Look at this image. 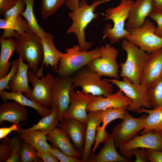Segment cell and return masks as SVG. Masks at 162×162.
<instances>
[{"mask_svg": "<svg viewBox=\"0 0 162 162\" xmlns=\"http://www.w3.org/2000/svg\"><path fill=\"white\" fill-rule=\"evenodd\" d=\"M40 38L44 55L50 53L58 54L63 53L58 51L55 47L53 41V35L50 33L46 32Z\"/></svg>", "mask_w": 162, "mask_h": 162, "instance_id": "e575fe53", "label": "cell"}, {"mask_svg": "<svg viewBox=\"0 0 162 162\" xmlns=\"http://www.w3.org/2000/svg\"><path fill=\"white\" fill-rule=\"evenodd\" d=\"M109 134L103 129L101 126L98 125L96 129V133L94 146L91 151V153H94L99 145L101 143H105L109 138Z\"/></svg>", "mask_w": 162, "mask_h": 162, "instance_id": "b9f144b4", "label": "cell"}, {"mask_svg": "<svg viewBox=\"0 0 162 162\" xmlns=\"http://www.w3.org/2000/svg\"><path fill=\"white\" fill-rule=\"evenodd\" d=\"M148 17L157 23L155 33L162 38V13H156L152 11Z\"/></svg>", "mask_w": 162, "mask_h": 162, "instance_id": "ee69618b", "label": "cell"}, {"mask_svg": "<svg viewBox=\"0 0 162 162\" xmlns=\"http://www.w3.org/2000/svg\"><path fill=\"white\" fill-rule=\"evenodd\" d=\"M50 151L60 162H82L81 158L69 155L52 145Z\"/></svg>", "mask_w": 162, "mask_h": 162, "instance_id": "60d3db41", "label": "cell"}, {"mask_svg": "<svg viewBox=\"0 0 162 162\" xmlns=\"http://www.w3.org/2000/svg\"><path fill=\"white\" fill-rule=\"evenodd\" d=\"M100 152L97 154H91L87 162H131L130 159L119 154L116 149L111 134Z\"/></svg>", "mask_w": 162, "mask_h": 162, "instance_id": "ffe728a7", "label": "cell"}, {"mask_svg": "<svg viewBox=\"0 0 162 162\" xmlns=\"http://www.w3.org/2000/svg\"><path fill=\"white\" fill-rule=\"evenodd\" d=\"M153 11L162 13V0H152Z\"/></svg>", "mask_w": 162, "mask_h": 162, "instance_id": "f907efd6", "label": "cell"}, {"mask_svg": "<svg viewBox=\"0 0 162 162\" xmlns=\"http://www.w3.org/2000/svg\"><path fill=\"white\" fill-rule=\"evenodd\" d=\"M26 5L25 0H17L15 4L5 12L3 15L4 18L9 21H14L24 11Z\"/></svg>", "mask_w": 162, "mask_h": 162, "instance_id": "8d00e7d4", "label": "cell"}, {"mask_svg": "<svg viewBox=\"0 0 162 162\" xmlns=\"http://www.w3.org/2000/svg\"><path fill=\"white\" fill-rule=\"evenodd\" d=\"M138 114L146 113L148 114L145 122L144 128L140 132V135L150 131L161 133L162 132V106L152 110L141 108L136 112Z\"/></svg>", "mask_w": 162, "mask_h": 162, "instance_id": "484cf974", "label": "cell"}, {"mask_svg": "<svg viewBox=\"0 0 162 162\" xmlns=\"http://www.w3.org/2000/svg\"><path fill=\"white\" fill-rule=\"evenodd\" d=\"M67 0H42L41 8L42 18L46 20L55 14Z\"/></svg>", "mask_w": 162, "mask_h": 162, "instance_id": "1f68e13d", "label": "cell"}, {"mask_svg": "<svg viewBox=\"0 0 162 162\" xmlns=\"http://www.w3.org/2000/svg\"><path fill=\"white\" fill-rule=\"evenodd\" d=\"M46 138L52 146L63 152L70 156L81 158L82 153L76 149L65 132L58 127L47 134Z\"/></svg>", "mask_w": 162, "mask_h": 162, "instance_id": "44dd1931", "label": "cell"}, {"mask_svg": "<svg viewBox=\"0 0 162 162\" xmlns=\"http://www.w3.org/2000/svg\"><path fill=\"white\" fill-rule=\"evenodd\" d=\"M15 42L16 53L27 62L31 70L37 75L44 56L40 38L28 30L16 38Z\"/></svg>", "mask_w": 162, "mask_h": 162, "instance_id": "8992f818", "label": "cell"}, {"mask_svg": "<svg viewBox=\"0 0 162 162\" xmlns=\"http://www.w3.org/2000/svg\"><path fill=\"white\" fill-rule=\"evenodd\" d=\"M156 27L147 18L141 27L128 30L129 34L126 39L148 54L155 52L162 48V38L155 34Z\"/></svg>", "mask_w": 162, "mask_h": 162, "instance_id": "52a82bcc", "label": "cell"}, {"mask_svg": "<svg viewBox=\"0 0 162 162\" xmlns=\"http://www.w3.org/2000/svg\"><path fill=\"white\" fill-rule=\"evenodd\" d=\"M79 0H67L64 4L67 7L73 11L79 7Z\"/></svg>", "mask_w": 162, "mask_h": 162, "instance_id": "681fc988", "label": "cell"}, {"mask_svg": "<svg viewBox=\"0 0 162 162\" xmlns=\"http://www.w3.org/2000/svg\"><path fill=\"white\" fill-rule=\"evenodd\" d=\"M110 0H94L91 5H88L86 0H81L79 7L68 14L72 23L67 30L66 33H74L76 36L78 45L81 51H88L92 46L93 42L86 41L85 30L88 25L94 19L99 18L98 13L94 12L97 7L101 4Z\"/></svg>", "mask_w": 162, "mask_h": 162, "instance_id": "6da1fadb", "label": "cell"}, {"mask_svg": "<svg viewBox=\"0 0 162 162\" xmlns=\"http://www.w3.org/2000/svg\"><path fill=\"white\" fill-rule=\"evenodd\" d=\"M23 16L20 14L13 21L9 22L7 28L4 29L8 30L13 33L17 32L19 35L23 34L28 30V23L26 20L23 18Z\"/></svg>", "mask_w": 162, "mask_h": 162, "instance_id": "836d02e7", "label": "cell"}, {"mask_svg": "<svg viewBox=\"0 0 162 162\" xmlns=\"http://www.w3.org/2000/svg\"><path fill=\"white\" fill-rule=\"evenodd\" d=\"M130 0H121V1H128Z\"/></svg>", "mask_w": 162, "mask_h": 162, "instance_id": "f5cc1de1", "label": "cell"}, {"mask_svg": "<svg viewBox=\"0 0 162 162\" xmlns=\"http://www.w3.org/2000/svg\"><path fill=\"white\" fill-rule=\"evenodd\" d=\"M37 155L44 162H58V159L50 151L43 152H37Z\"/></svg>", "mask_w": 162, "mask_h": 162, "instance_id": "bcb514c9", "label": "cell"}, {"mask_svg": "<svg viewBox=\"0 0 162 162\" xmlns=\"http://www.w3.org/2000/svg\"><path fill=\"white\" fill-rule=\"evenodd\" d=\"M130 153L132 155H134L136 158L134 162H148L146 156L145 148H134L131 150Z\"/></svg>", "mask_w": 162, "mask_h": 162, "instance_id": "f6af8a7d", "label": "cell"}, {"mask_svg": "<svg viewBox=\"0 0 162 162\" xmlns=\"http://www.w3.org/2000/svg\"><path fill=\"white\" fill-rule=\"evenodd\" d=\"M18 135L23 142L31 145L38 152L50 151L51 145L47 141L45 132L37 130H25L19 129L17 130Z\"/></svg>", "mask_w": 162, "mask_h": 162, "instance_id": "603a6c76", "label": "cell"}, {"mask_svg": "<svg viewBox=\"0 0 162 162\" xmlns=\"http://www.w3.org/2000/svg\"><path fill=\"white\" fill-rule=\"evenodd\" d=\"M152 11V0L134 1L125 25L127 29L141 27Z\"/></svg>", "mask_w": 162, "mask_h": 162, "instance_id": "ac0fdd59", "label": "cell"}, {"mask_svg": "<svg viewBox=\"0 0 162 162\" xmlns=\"http://www.w3.org/2000/svg\"><path fill=\"white\" fill-rule=\"evenodd\" d=\"M12 147L10 139L7 136L1 140L0 144V162H6L11 157Z\"/></svg>", "mask_w": 162, "mask_h": 162, "instance_id": "f35d334b", "label": "cell"}, {"mask_svg": "<svg viewBox=\"0 0 162 162\" xmlns=\"http://www.w3.org/2000/svg\"><path fill=\"white\" fill-rule=\"evenodd\" d=\"M86 65L81 68L71 76L72 88L80 87L86 94L106 97L113 93L112 83Z\"/></svg>", "mask_w": 162, "mask_h": 162, "instance_id": "3957f363", "label": "cell"}, {"mask_svg": "<svg viewBox=\"0 0 162 162\" xmlns=\"http://www.w3.org/2000/svg\"><path fill=\"white\" fill-rule=\"evenodd\" d=\"M162 77V48L148 54L141 77L140 84L147 89Z\"/></svg>", "mask_w": 162, "mask_h": 162, "instance_id": "9a60e30c", "label": "cell"}, {"mask_svg": "<svg viewBox=\"0 0 162 162\" xmlns=\"http://www.w3.org/2000/svg\"><path fill=\"white\" fill-rule=\"evenodd\" d=\"M63 54V53L60 54L50 53L44 55L42 66L40 69L43 70L44 65L45 68H47L48 65H50L52 68H54L55 72L57 73L58 64Z\"/></svg>", "mask_w": 162, "mask_h": 162, "instance_id": "ab89813d", "label": "cell"}, {"mask_svg": "<svg viewBox=\"0 0 162 162\" xmlns=\"http://www.w3.org/2000/svg\"><path fill=\"white\" fill-rule=\"evenodd\" d=\"M150 105L153 108L162 106V77L154 85L147 89Z\"/></svg>", "mask_w": 162, "mask_h": 162, "instance_id": "4dcf8cb0", "label": "cell"}, {"mask_svg": "<svg viewBox=\"0 0 162 162\" xmlns=\"http://www.w3.org/2000/svg\"><path fill=\"white\" fill-rule=\"evenodd\" d=\"M134 2L132 0L121 1L116 7L109 8L106 10L105 19L111 20L114 24L112 27L110 24L106 25L103 31V39L107 38L111 44H114L122 39L127 38L129 32L125 28V22L128 18Z\"/></svg>", "mask_w": 162, "mask_h": 162, "instance_id": "7a4b0ae2", "label": "cell"}, {"mask_svg": "<svg viewBox=\"0 0 162 162\" xmlns=\"http://www.w3.org/2000/svg\"><path fill=\"white\" fill-rule=\"evenodd\" d=\"M161 133L153 131L139 135L137 134L119 148L120 153L123 156L130 159L133 155L131 150L136 148H152L162 150Z\"/></svg>", "mask_w": 162, "mask_h": 162, "instance_id": "5bb4252c", "label": "cell"}, {"mask_svg": "<svg viewBox=\"0 0 162 162\" xmlns=\"http://www.w3.org/2000/svg\"><path fill=\"white\" fill-rule=\"evenodd\" d=\"M18 58V66L16 72L9 83L10 92L30 93L32 90L29 86L28 76L29 66L24 62L20 57L19 56Z\"/></svg>", "mask_w": 162, "mask_h": 162, "instance_id": "cb8c5ba5", "label": "cell"}, {"mask_svg": "<svg viewBox=\"0 0 162 162\" xmlns=\"http://www.w3.org/2000/svg\"><path fill=\"white\" fill-rule=\"evenodd\" d=\"M106 79L117 86L132 100L131 104L127 107L128 111L136 112L141 108H152L149 102L147 89L141 84H134L127 78H123L122 80L114 78Z\"/></svg>", "mask_w": 162, "mask_h": 162, "instance_id": "30bf717a", "label": "cell"}, {"mask_svg": "<svg viewBox=\"0 0 162 162\" xmlns=\"http://www.w3.org/2000/svg\"><path fill=\"white\" fill-rule=\"evenodd\" d=\"M161 140L162 142V134H161Z\"/></svg>", "mask_w": 162, "mask_h": 162, "instance_id": "816d5d0a", "label": "cell"}, {"mask_svg": "<svg viewBox=\"0 0 162 162\" xmlns=\"http://www.w3.org/2000/svg\"><path fill=\"white\" fill-rule=\"evenodd\" d=\"M18 129L17 125L14 124H13L9 127L1 128H0V140L6 137L11 131H17Z\"/></svg>", "mask_w": 162, "mask_h": 162, "instance_id": "c3c4849f", "label": "cell"}, {"mask_svg": "<svg viewBox=\"0 0 162 162\" xmlns=\"http://www.w3.org/2000/svg\"><path fill=\"white\" fill-rule=\"evenodd\" d=\"M28 112L26 106L16 101L3 102L0 105V124L4 121L18 125L21 122H25Z\"/></svg>", "mask_w": 162, "mask_h": 162, "instance_id": "d6986e66", "label": "cell"}, {"mask_svg": "<svg viewBox=\"0 0 162 162\" xmlns=\"http://www.w3.org/2000/svg\"><path fill=\"white\" fill-rule=\"evenodd\" d=\"M58 106H55L50 114L42 118L36 124H33L32 127L24 130H37L45 132L48 134L58 127L59 123L58 120Z\"/></svg>", "mask_w": 162, "mask_h": 162, "instance_id": "83f0119b", "label": "cell"}, {"mask_svg": "<svg viewBox=\"0 0 162 162\" xmlns=\"http://www.w3.org/2000/svg\"><path fill=\"white\" fill-rule=\"evenodd\" d=\"M10 140L12 154L11 157L6 162H19L23 140L18 135L12 136Z\"/></svg>", "mask_w": 162, "mask_h": 162, "instance_id": "d590c367", "label": "cell"}, {"mask_svg": "<svg viewBox=\"0 0 162 162\" xmlns=\"http://www.w3.org/2000/svg\"><path fill=\"white\" fill-rule=\"evenodd\" d=\"M59 61L57 73L62 77L71 76L92 60L101 56L100 47L89 51H81L76 45L67 48Z\"/></svg>", "mask_w": 162, "mask_h": 162, "instance_id": "5b68a950", "label": "cell"}, {"mask_svg": "<svg viewBox=\"0 0 162 162\" xmlns=\"http://www.w3.org/2000/svg\"><path fill=\"white\" fill-rule=\"evenodd\" d=\"M19 62V58L13 60L9 73L3 78L0 79V92L5 89L8 90L10 89L9 83L15 74L18 67Z\"/></svg>", "mask_w": 162, "mask_h": 162, "instance_id": "74e56055", "label": "cell"}, {"mask_svg": "<svg viewBox=\"0 0 162 162\" xmlns=\"http://www.w3.org/2000/svg\"><path fill=\"white\" fill-rule=\"evenodd\" d=\"M87 124L72 118H64L58 127L68 135L79 152L82 153L84 146Z\"/></svg>", "mask_w": 162, "mask_h": 162, "instance_id": "e0dca14e", "label": "cell"}, {"mask_svg": "<svg viewBox=\"0 0 162 162\" xmlns=\"http://www.w3.org/2000/svg\"><path fill=\"white\" fill-rule=\"evenodd\" d=\"M20 162H42L37 155V151L30 144L23 141L20 153Z\"/></svg>", "mask_w": 162, "mask_h": 162, "instance_id": "d6a6232c", "label": "cell"}, {"mask_svg": "<svg viewBox=\"0 0 162 162\" xmlns=\"http://www.w3.org/2000/svg\"><path fill=\"white\" fill-rule=\"evenodd\" d=\"M88 112L85 143L81 158L82 162H87L91 154V148L94 143L97 128L101 122L98 116L97 111Z\"/></svg>", "mask_w": 162, "mask_h": 162, "instance_id": "7402d4cb", "label": "cell"}, {"mask_svg": "<svg viewBox=\"0 0 162 162\" xmlns=\"http://www.w3.org/2000/svg\"><path fill=\"white\" fill-rule=\"evenodd\" d=\"M71 76L55 77L52 90V109L55 106L58 107V120L60 122L64 118V113L68 108L70 103V92L72 88Z\"/></svg>", "mask_w": 162, "mask_h": 162, "instance_id": "7c38bea8", "label": "cell"}, {"mask_svg": "<svg viewBox=\"0 0 162 162\" xmlns=\"http://www.w3.org/2000/svg\"><path fill=\"white\" fill-rule=\"evenodd\" d=\"M100 49L101 56L93 59L87 65L102 76L118 79L120 66L116 61L118 51L109 44L101 46Z\"/></svg>", "mask_w": 162, "mask_h": 162, "instance_id": "9c48e42d", "label": "cell"}, {"mask_svg": "<svg viewBox=\"0 0 162 162\" xmlns=\"http://www.w3.org/2000/svg\"><path fill=\"white\" fill-rule=\"evenodd\" d=\"M161 134H162V132L161 133Z\"/></svg>", "mask_w": 162, "mask_h": 162, "instance_id": "db71d44e", "label": "cell"}, {"mask_svg": "<svg viewBox=\"0 0 162 162\" xmlns=\"http://www.w3.org/2000/svg\"><path fill=\"white\" fill-rule=\"evenodd\" d=\"M121 48L126 52L127 58L124 62L119 64L121 69L119 77L128 79L134 84H140L148 53L126 39L122 40Z\"/></svg>", "mask_w": 162, "mask_h": 162, "instance_id": "277c9868", "label": "cell"}, {"mask_svg": "<svg viewBox=\"0 0 162 162\" xmlns=\"http://www.w3.org/2000/svg\"><path fill=\"white\" fill-rule=\"evenodd\" d=\"M147 116L145 114L135 118L131 116L126 109L124 118L113 128L111 133L116 148H119L144 128Z\"/></svg>", "mask_w": 162, "mask_h": 162, "instance_id": "8fae6325", "label": "cell"}, {"mask_svg": "<svg viewBox=\"0 0 162 162\" xmlns=\"http://www.w3.org/2000/svg\"><path fill=\"white\" fill-rule=\"evenodd\" d=\"M22 92H9L5 90L0 92V97L3 102L9 100H15L22 105L29 106L34 109L42 118L50 114L52 109L46 108L28 99L22 94Z\"/></svg>", "mask_w": 162, "mask_h": 162, "instance_id": "d4e9b609", "label": "cell"}, {"mask_svg": "<svg viewBox=\"0 0 162 162\" xmlns=\"http://www.w3.org/2000/svg\"><path fill=\"white\" fill-rule=\"evenodd\" d=\"M29 81L31 83L33 89L30 93L24 92L28 99L47 108L51 109L52 106V90L55 77L50 73H47L41 79L32 71L28 72Z\"/></svg>", "mask_w": 162, "mask_h": 162, "instance_id": "ba28073f", "label": "cell"}, {"mask_svg": "<svg viewBox=\"0 0 162 162\" xmlns=\"http://www.w3.org/2000/svg\"><path fill=\"white\" fill-rule=\"evenodd\" d=\"M127 106L118 108H109L104 110L97 111L98 116L102 123L101 126L105 129L107 125L116 119H123L125 116V112Z\"/></svg>", "mask_w": 162, "mask_h": 162, "instance_id": "f546056e", "label": "cell"}, {"mask_svg": "<svg viewBox=\"0 0 162 162\" xmlns=\"http://www.w3.org/2000/svg\"><path fill=\"white\" fill-rule=\"evenodd\" d=\"M145 150L146 158L148 162H162V150L146 148Z\"/></svg>", "mask_w": 162, "mask_h": 162, "instance_id": "7bdbcfd3", "label": "cell"}, {"mask_svg": "<svg viewBox=\"0 0 162 162\" xmlns=\"http://www.w3.org/2000/svg\"><path fill=\"white\" fill-rule=\"evenodd\" d=\"M17 0H0V16L3 15L5 12L13 7Z\"/></svg>", "mask_w": 162, "mask_h": 162, "instance_id": "7dc6e473", "label": "cell"}, {"mask_svg": "<svg viewBox=\"0 0 162 162\" xmlns=\"http://www.w3.org/2000/svg\"><path fill=\"white\" fill-rule=\"evenodd\" d=\"M132 101L127 97L120 89L107 97L102 95L94 96L89 103L87 112L105 110L109 108H118L127 106Z\"/></svg>", "mask_w": 162, "mask_h": 162, "instance_id": "2e32d148", "label": "cell"}, {"mask_svg": "<svg viewBox=\"0 0 162 162\" xmlns=\"http://www.w3.org/2000/svg\"><path fill=\"white\" fill-rule=\"evenodd\" d=\"M26 8L21 14L26 20L29 30L40 38L46 32L38 24L35 17L33 10L34 0H25Z\"/></svg>", "mask_w": 162, "mask_h": 162, "instance_id": "f1b7e54d", "label": "cell"}, {"mask_svg": "<svg viewBox=\"0 0 162 162\" xmlns=\"http://www.w3.org/2000/svg\"><path fill=\"white\" fill-rule=\"evenodd\" d=\"M94 95L86 94L82 90L72 88L70 92V103L64 113V118H72L87 124L88 119L87 108Z\"/></svg>", "mask_w": 162, "mask_h": 162, "instance_id": "4fadbf2b", "label": "cell"}, {"mask_svg": "<svg viewBox=\"0 0 162 162\" xmlns=\"http://www.w3.org/2000/svg\"><path fill=\"white\" fill-rule=\"evenodd\" d=\"M1 52L0 55V79L4 77L10 71L12 62L10 58L15 50V40L12 38H0Z\"/></svg>", "mask_w": 162, "mask_h": 162, "instance_id": "4316f807", "label": "cell"}]
</instances>
